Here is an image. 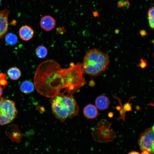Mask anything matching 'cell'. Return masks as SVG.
Masks as SVG:
<instances>
[{
  "label": "cell",
  "instance_id": "obj_25",
  "mask_svg": "<svg viewBox=\"0 0 154 154\" xmlns=\"http://www.w3.org/2000/svg\"><path fill=\"white\" fill-rule=\"evenodd\" d=\"M119 32V31L118 29L116 30L115 31V33L116 34H118Z\"/></svg>",
  "mask_w": 154,
  "mask_h": 154
},
{
  "label": "cell",
  "instance_id": "obj_8",
  "mask_svg": "<svg viewBox=\"0 0 154 154\" xmlns=\"http://www.w3.org/2000/svg\"><path fill=\"white\" fill-rule=\"evenodd\" d=\"M19 35L21 38L24 40L27 41L31 39L34 34L33 30L30 27L25 25L20 29Z\"/></svg>",
  "mask_w": 154,
  "mask_h": 154
},
{
  "label": "cell",
  "instance_id": "obj_17",
  "mask_svg": "<svg viewBox=\"0 0 154 154\" xmlns=\"http://www.w3.org/2000/svg\"><path fill=\"white\" fill-rule=\"evenodd\" d=\"M6 74L5 73H0V85L3 88L7 84V82L6 79Z\"/></svg>",
  "mask_w": 154,
  "mask_h": 154
},
{
  "label": "cell",
  "instance_id": "obj_2",
  "mask_svg": "<svg viewBox=\"0 0 154 154\" xmlns=\"http://www.w3.org/2000/svg\"><path fill=\"white\" fill-rule=\"evenodd\" d=\"M52 113L55 117L62 122L72 118L78 114L79 108L72 95L60 93L50 98Z\"/></svg>",
  "mask_w": 154,
  "mask_h": 154
},
{
  "label": "cell",
  "instance_id": "obj_5",
  "mask_svg": "<svg viewBox=\"0 0 154 154\" xmlns=\"http://www.w3.org/2000/svg\"><path fill=\"white\" fill-rule=\"evenodd\" d=\"M154 126L146 129L140 135L138 144L141 149L150 153H154Z\"/></svg>",
  "mask_w": 154,
  "mask_h": 154
},
{
  "label": "cell",
  "instance_id": "obj_4",
  "mask_svg": "<svg viewBox=\"0 0 154 154\" xmlns=\"http://www.w3.org/2000/svg\"><path fill=\"white\" fill-rule=\"evenodd\" d=\"M15 103L9 99H0V125H3L11 122L17 114Z\"/></svg>",
  "mask_w": 154,
  "mask_h": 154
},
{
  "label": "cell",
  "instance_id": "obj_19",
  "mask_svg": "<svg viewBox=\"0 0 154 154\" xmlns=\"http://www.w3.org/2000/svg\"><path fill=\"white\" fill-rule=\"evenodd\" d=\"M140 62L139 64V66L142 68H145L147 66V60L141 58L140 60Z\"/></svg>",
  "mask_w": 154,
  "mask_h": 154
},
{
  "label": "cell",
  "instance_id": "obj_15",
  "mask_svg": "<svg viewBox=\"0 0 154 154\" xmlns=\"http://www.w3.org/2000/svg\"><path fill=\"white\" fill-rule=\"evenodd\" d=\"M5 40L6 42L10 45H13L17 42V37L15 34L9 33L6 36Z\"/></svg>",
  "mask_w": 154,
  "mask_h": 154
},
{
  "label": "cell",
  "instance_id": "obj_13",
  "mask_svg": "<svg viewBox=\"0 0 154 154\" xmlns=\"http://www.w3.org/2000/svg\"><path fill=\"white\" fill-rule=\"evenodd\" d=\"M7 74L12 80H16L21 76V72L19 68L16 67L10 68L7 71Z\"/></svg>",
  "mask_w": 154,
  "mask_h": 154
},
{
  "label": "cell",
  "instance_id": "obj_14",
  "mask_svg": "<svg viewBox=\"0 0 154 154\" xmlns=\"http://www.w3.org/2000/svg\"><path fill=\"white\" fill-rule=\"evenodd\" d=\"M35 53L38 58L42 59L46 56L48 53V50L44 46H39L35 49Z\"/></svg>",
  "mask_w": 154,
  "mask_h": 154
},
{
  "label": "cell",
  "instance_id": "obj_22",
  "mask_svg": "<svg viewBox=\"0 0 154 154\" xmlns=\"http://www.w3.org/2000/svg\"><path fill=\"white\" fill-rule=\"evenodd\" d=\"M4 88L0 85V97L2 95L3 92V89Z\"/></svg>",
  "mask_w": 154,
  "mask_h": 154
},
{
  "label": "cell",
  "instance_id": "obj_21",
  "mask_svg": "<svg viewBox=\"0 0 154 154\" xmlns=\"http://www.w3.org/2000/svg\"><path fill=\"white\" fill-rule=\"evenodd\" d=\"M128 154H140L137 151H132L129 153Z\"/></svg>",
  "mask_w": 154,
  "mask_h": 154
},
{
  "label": "cell",
  "instance_id": "obj_16",
  "mask_svg": "<svg viewBox=\"0 0 154 154\" xmlns=\"http://www.w3.org/2000/svg\"><path fill=\"white\" fill-rule=\"evenodd\" d=\"M154 8L153 6L151 7L148 10L147 14L149 25L150 27L153 29L154 27Z\"/></svg>",
  "mask_w": 154,
  "mask_h": 154
},
{
  "label": "cell",
  "instance_id": "obj_3",
  "mask_svg": "<svg viewBox=\"0 0 154 154\" xmlns=\"http://www.w3.org/2000/svg\"><path fill=\"white\" fill-rule=\"evenodd\" d=\"M109 63L108 54L96 48L90 49L84 57L82 69L83 73L96 76L106 70Z\"/></svg>",
  "mask_w": 154,
  "mask_h": 154
},
{
  "label": "cell",
  "instance_id": "obj_7",
  "mask_svg": "<svg viewBox=\"0 0 154 154\" xmlns=\"http://www.w3.org/2000/svg\"><path fill=\"white\" fill-rule=\"evenodd\" d=\"M55 25L56 20L54 17L50 15L43 16L40 22V27L42 29L46 31L52 30Z\"/></svg>",
  "mask_w": 154,
  "mask_h": 154
},
{
  "label": "cell",
  "instance_id": "obj_18",
  "mask_svg": "<svg viewBox=\"0 0 154 154\" xmlns=\"http://www.w3.org/2000/svg\"><path fill=\"white\" fill-rule=\"evenodd\" d=\"M133 96H132L130 98L129 101L123 106L124 110L125 112L127 111H129L132 110V107L130 104L129 102L130 100L133 98Z\"/></svg>",
  "mask_w": 154,
  "mask_h": 154
},
{
  "label": "cell",
  "instance_id": "obj_1",
  "mask_svg": "<svg viewBox=\"0 0 154 154\" xmlns=\"http://www.w3.org/2000/svg\"><path fill=\"white\" fill-rule=\"evenodd\" d=\"M83 74L80 62H72L68 68H62L54 60H48L37 66L34 77V86L38 93L48 98L63 90V94L72 95L86 84Z\"/></svg>",
  "mask_w": 154,
  "mask_h": 154
},
{
  "label": "cell",
  "instance_id": "obj_26",
  "mask_svg": "<svg viewBox=\"0 0 154 154\" xmlns=\"http://www.w3.org/2000/svg\"><path fill=\"white\" fill-rule=\"evenodd\" d=\"M1 0H0V2L1 1Z\"/></svg>",
  "mask_w": 154,
  "mask_h": 154
},
{
  "label": "cell",
  "instance_id": "obj_9",
  "mask_svg": "<svg viewBox=\"0 0 154 154\" xmlns=\"http://www.w3.org/2000/svg\"><path fill=\"white\" fill-rule=\"evenodd\" d=\"M83 113L84 115L87 118L93 119L98 116V111L97 108L92 104H88L84 108Z\"/></svg>",
  "mask_w": 154,
  "mask_h": 154
},
{
  "label": "cell",
  "instance_id": "obj_12",
  "mask_svg": "<svg viewBox=\"0 0 154 154\" xmlns=\"http://www.w3.org/2000/svg\"><path fill=\"white\" fill-rule=\"evenodd\" d=\"M34 85L31 82L25 80L21 84L20 89L22 92L26 94H29L32 92L34 90Z\"/></svg>",
  "mask_w": 154,
  "mask_h": 154
},
{
  "label": "cell",
  "instance_id": "obj_24",
  "mask_svg": "<svg viewBox=\"0 0 154 154\" xmlns=\"http://www.w3.org/2000/svg\"><path fill=\"white\" fill-rule=\"evenodd\" d=\"M109 116L110 117H112L113 116V113L112 112H110L109 114Z\"/></svg>",
  "mask_w": 154,
  "mask_h": 154
},
{
  "label": "cell",
  "instance_id": "obj_10",
  "mask_svg": "<svg viewBox=\"0 0 154 154\" xmlns=\"http://www.w3.org/2000/svg\"><path fill=\"white\" fill-rule=\"evenodd\" d=\"M95 106L100 110L107 109L110 105L109 100L106 96L101 95L97 97L95 101Z\"/></svg>",
  "mask_w": 154,
  "mask_h": 154
},
{
  "label": "cell",
  "instance_id": "obj_20",
  "mask_svg": "<svg viewBox=\"0 0 154 154\" xmlns=\"http://www.w3.org/2000/svg\"><path fill=\"white\" fill-rule=\"evenodd\" d=\"M139 34L142 37H144L148 34L147 32L144 30H141L139 32Z\"/></svg>",
  "mask_w": 154,
  "mask_h": 154
},
{
  "label": "cell",
  "instance_id": "obj_23",
  "mask_svg": "<svg viewBox=\"0 0 154 154\" xmlns=\"http://www.w3.org/2000/svg\"><path fill=\"white\" fill-rule=\"evenodd\" d=\"M150 153L147 151H143L142 153L141 154H150Z\"/></svg>",
  "mask_w": 154,
  "mask_h": 154
},
{
  "label": "cell",
  "instance_id": "obj_6",
  "mask_svg": "<svg viewBox=\"0 0 154 154\" xmlns=\"http://www.w3.org/2000/svg\"><path fill=\"white\" fill-rule=\"evenodd\" d=\"M9 12L6 9L0 11V39L4 35L8 30V17Z\"/></svg>",
  "mask_w": 154,
  "mask_h": 154
},
{
  "label": "cell",
  "instance_id": "obj_11",
  "mask_svg": "<svg viewBox=\"0 0 154 154\" xmlns=\"http://www.w3.org/2000/svg\"><path fill=\"white\" fill-rule=\"evenodd\" d=\"M6 134L12 141L17 143L21 141L23 136V134L18 130L7 131Z\"/></svg>",
  "mask_w": 154,
  "mask_h": 154
}]
</instances>
